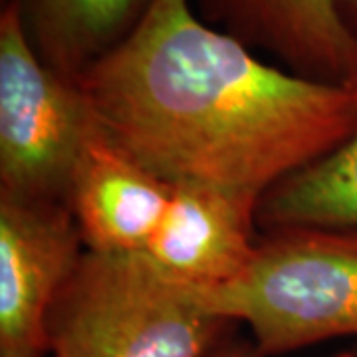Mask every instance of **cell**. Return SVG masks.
Returning <instances> with one entry per match:
<instances>
[{"label": "cell", "instance_id": "1", "mask_svg": "<svg viewBox=\"0 0 357 357\" xmlns=\"http://www.w3.org/2000/svg\"><path fill=\"white\" fill-rule=\"evenodd\" d=\"M77 82L103 133L169 185L262 195L357 129V86L264 64L191 0H149Z\"/></svg>", "mask_w": 357, "mask_h": 357}, {"label": "cell", "instance_id": "2", "mask_svg": "<svg viewBox=\"0 0 357 357\" xmlns=\"http://www.w3.org/2000/svg\"><path fill=\"white\" fill-rule=\"evenodd\" d=\"M229 319L141 252L86 250L48 316L52 357H208Z\"/></svg>", "mask_w": 357, "mask_h": 357}, {"label": "cell", "instance_id": "3", "mask_svg": "<svg viewBox=\"0 0 357 357\" xmlns=\"http://www.w3.org/2000/svg\"><path fill=\"white\" fill-rule=\"evenodd\" d=\"M195 298L248 324L264 356L357 337V229L264 230L236 280Z\"/></svg>", "mask_w": 357, "mask_h": 357}, {"label": "cell", "instance_id": "4", "mask_svg": "<svg viewBox=\"0 0 357 357\" xmlns=\"http://www.w3.org/2000/svg\"><path fill=\"white\" fill-rule=\"evenodd\" d=\"M100 128L79 82L46 66L18 6L0 13V197L66 203L89 137Z\"/></svg>", "mask_w": 357, "mask_h": 357}, {"label": "cell", "instance_id": "5", "mask_svg": "<svg viewBox=\"0 0 357 357\" xmlns=\"http://www.w3.org/2000/svg\"><path fill=\"white\" fill-rule=\"evenodd\" d=\"M66 203L0 197V357H44L52 304L86 250Z\"/></svg>", "mask_w": 357, "mask_h": 357}, {"label": "cell", "instance_id": "6", "mask_svg": "<svg viewBox=\"0 0 357 357\" xmlns=\"http://www.w3.org/2000/svg\"><path fill=\"white\" fill-rule=\"evenodd\" d=\"M260 195L173 185L165 215L141 255L171 284L204 294L236 280L256 248Z\"/></svg>", "mask_w": 357, "mask_h": 357}, {"label": "cell", "instance_id": "7", "mask_svg": "<svg viewBox=\"0 0 357 357\" xmlns=\"http://www.w3.org/2000/svg\"><path fill=\"white\" fill-rule=\"evenodd\" d=\"M208 20L248 48L276 56L292 74L357 86V34L340 0H197Z\"/></svg>", "mask_w": 357, "mask_h": 357}, {"label": "cell", "instance_id": "8", "mask_svg": "<svg viewBox=\"0 0 357 357\" xmlns=\"http://www.w3.org/2000/svg\"><path fill=\"white\" fill-rule=\"evenodd\" d=\"M171 195L173 185L133 161L100 126L79 159L68 206L86 250L133 255L149 243Z\"/></svg>", "mask_w": 357, "mask_h": 357}, {"label": "cell", "instance_id": "9", "mask_svg": "<svg viewBox=\"0 0 357 357\" xmlns=\"http://www.w3.org/2000/svg\"><path fill=\"white\" fill-rule=\"evenodd\" d=\"M34 52L58 74L79 79L133 30L149 0H10Z\"/></svg>", "mask_w": 357, "mask_h": 357}, {"label": "cell", "instance_id": "10", "mask_svg": "<svg viewBox=\"0 0 357 357\" xmlns=\"http://www.w3.org/2000/svg\"><path fill=\"white\" fill-rule=\"evenodd\" d=\"M256 225L264 230L357 229V129L340 147L262 192Z\"/></svg>", "mask_w": 357, "mask_h": 357}, {"label": "cell", "instance_id": "11", "mask_svg": "<svg viewBox=\"0 0 357 357\" xmlns=\"http://www.w3.org/2000/svg\"><path fill=\"white\" fill-rule=\"evenodd\" d=\"M208 357H264V354H260L258 349H246V347H232V349H225L218 354H211ZM333 357H351V351H344Z\"/></svg>", "mask_w": 357, "mask_h": 357}, {"label": "cell", "instance_id": "12", "mask_svg": "<svg viewBox=\"0 0 357 357\" xmlns=\"http://www.w3.org/2000/svg\"><path fill=\"white\" fill-rule=\"evenodd\" d=\"M342 13H344L347 24L354 28V32L357 34V0H340Z\"/></svg>", "mask_w": 357, "mask_h": 357}, {"label": "cell", "instance_id": "13", "mask_svg": "<svg viewBox=\"0 0 357 357\" xmlns=\"http://www.w3.org/2000/svg\"><path fill=\"white\" fill-rule=\"evenodd\" d=\"M351 357H357V347L356 349H351Z\"/></svg>", "mask_w": 357, "mask_h": 357}]
</instances>
